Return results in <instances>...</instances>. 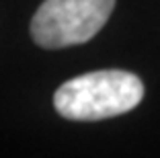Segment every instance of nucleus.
Returning a JSON list of instances; mask_svg holds the SVG:
<instances>
[{
  "label": "nucleus",
  "instance_id": "2",
  "mask_svg": "<svg viewBox=\"0 0 160 158\" xmlns=\"http://www.w3.org/2000/svg\"><path fill=\"white\" fill-rule=\"evenodd\" d=\"M115 0H45L31 21V37L45 49L80 45L105 27Z\"/></svg>",
  "mask_w": 160,
  "mask_h": 158
},
{
  "label": "nucleus",
  "instance_id": "1",
  "mask_svg": "<svg viewBox=\"0 0 160 158\" xmlns=\"http://www.w3.org/2000/svg\"><path fill=\"white\" fill-rule=\"evenodd\" d=\"M144 99V82L125 70H97L68 80L53 94V107L72 121H99L132 111Z\"/></svg>",
  "mask_w": 160,
  "mask_h": 158
}]
</instances>
